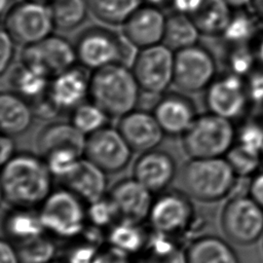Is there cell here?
I'll return each instance as SVG.
<instances>
[{"label": "cell", "mask_w": 263, "mask_h": 263, "mask_svg": "<svg viewBox=\"0 0 263 263\" xmlns=\"http://www.w3.org/2000/svg\"><path fill=\"white\" fill-rule=\"evenodd\" d=\"M52 174L44 159L31 152H16L1 171V193L13 208H36L51 193Z\"/></svg>", "instance_id": "cell-1"}, {"label": "cell", "mask_w": 263, "mask_h": 263, "mask_svg": "<svg viewBox=\"0 0 263 263\" xmlns=\"http://www.w3.org/2000/svg\"><path fill=\"white\" fill-rule=\"evenodd\" d=\"M141 88L130 69L120 63L92 71L89 77V98L110 117L120 118L136 109Z\"/></svg>", "instance_id": "cell-2"}, {"label": "cell", "mask_w": 263, "mask_h": 263, "mask_svg": "<svg viewBox=\"0 0 263 263\" xmlns=\"http://www.w3.org/2000/svg\"><path fill=\"white\" fill-rule=\"evenodd\" d=\"M77 62L90 71L120 63L132 67L139 48L123 35L104 27L92 26L77 36L75 43Z\"/></svg>", "instance_id": "cell-3"}, {"label": "cell", "mask_w": 263, "mask_h": 263, "mask_svg": "<svg viewBox=\"0 0 263 263\" xmlns=\"http://www.w3.org/2000/svg\"><path fill=\"white\" fill-rule=\"evenodd\" d=\"M237 178L224 157L190 158L182 171L186 193L202 202L218 201L230 194Z\"/></svg>", "instance_id": "cell-4"}, {"label": "cell", "mask_w": 263, "mask_h": 263, "mask_svg": "<svg viewBox=\"0 0 263 263\" xmlns=\"http://www.w3.org/2000/svg\"><path fill=\"white\" fill-rule=\"evenodd\" d=\"M182 138V147L190 158L223 157L235 144L232 120L208 112L197 115Z\"/></svg>", "instance_id": "cell-5"}, {"label": "cell", "mask_w": 263, "mask_h": 263, "mask_svg": "<svg viewBox=\"0 0 263 263\" xmlns=\"http://www.w3.org/2000/svg\"><path fill=\"white\" fill-rule=\"evenodd\" d=\"M84 201L68 188H60L47 196L39 214L46 232L62 239L80 236L87 221Z\"/></svg>", "instance_id": "cell-6"}, {"label": "cell", "mask_w": 263, "mask_h": 263, "mask_svg": "<svg viewBox=\"0 0 263 263\" xmlns=\"http://www.w3.org/2000/svg\"><path fill=\"white\" fill-rule=\"evenodd\" d=\"M4 29L16 44L31 45L45 39L54 28L49 6L31 0L14 3L3 15Z\"/></svg>", "instance_id": "cell-7"}, {"label": "cell", "mask_w": 263, "mask_h": 263, "mask_svg": "<svg viewBox=\"0 0 263 263\" xmlns=\"http://www.w3.org/2000/svg\"><path fill=\"white\" fill-rule=\"evenodd\" d=\"M175 51L164 43L139 49L130 67L141 90L161 96L174 83Z\"/></svg>", "instance_id": "cell-8"}, {"label": "cell", "mask_w": 263, "mask_h": 263, "mask_svg": "<svg viewBox=\"0 0 263 263\" xmlns=\"http://www.w3.org/2000/svg\"><path fill=\"white\" fill-rule=\"evenodd\" d=\"M221 226L232 242L252 245L263 235V209L249 195H236L225 204Z\"/></svg>", "instance_id": "cell-9"}, {"label": "cell", "mask_w": 263, "mask_h": 263, "mask_svg": "<svg viewBox=\"0 0 263 263\" xmlns=\"http://www.w3.org/2000/svg\"><path fill=\"white\" fill-rule=\"evenodd\" d=\"M217 66L212 52L194 44L175 51L174 85L183 92L205 90L216 78Z\"/></svg>", "instance_id": "cell-10"}, {"label": "cell", "mask_w": 263, "mask_h": 263, "mask_svg": "<svg viewBox=\"0 0 263 263\" xmlns=\"http://www.w3.org/2000/svg\"><path fill=\"white\" fill-rule=\"evenodd\" d=\"M74 44L62 36L49 35L40 42L24 46L21 64L52 79L75 66Z\"/></svg>", "instance_id": "cell-11"}, {"label": "cell", "mask_w": 263, "mask_h": 263, "mask_svg": "<svg viewBox=\"0 0 263 263\" xmlns=\"http://www.w3.org/2000/svg\"><path fill=\"white\" fill-rule=\"evenodd\" d=\"M195 212L189 197L180 191L159 193L153 200L148 221L160 233L176 236L189 230L194 222Z\"/></svg>", "instance_id": "cell-12"}, {"label": "cell", "mask_w": 263, "mask_h": 263, "mask_svg": "<svg viewBox=\"0 0 263 263\" xmlns=\"http://www.w3.org/2000/svg\"><path fill=\"white\" fill-rule=\"evenodd\" d=\"M133 152L117 127L105 126L86 137L84 157L107 174L124 170L132 160Z\"/></svg>", "instance_id": "cell-13"}, {"label": "cell", "mask_w": 263, "mask_h": 263, "mask_svg": "<svg viewBox=\"0 0 263 263\" xmlns=\"http://www.w3.org/2000/svg\"><path fill=\"white\" fill-rule=\"evenodd\" d=\"M204 102L211 113L230 120L238 118L250 102L246 82L230 72L215 78L205 89Z\"/></svg>", "instance_id": "cell-14"}, {"label": "cell", "mask_w": 263, "mask_h": 263, "mask_svg": "<svg viewBox=\"0 0 263 263\" xmlns=\"http://www.w3.org/2000/svg\"><path fill=\"white\" fill-rule=\"evenodd\" d=\"M108 196L114 204L118 220L136 224L148 220L154 200L152 192L134 177L116 182Z\"/></svg>", "instance_id": "cell-15"}, {"label": "cell", "mask_w": 263, "mask_h": 263, "mask_svg": "<svg viewBox=\"0 0 263 263\" xmlns=\"http://www.w3.org/2000/svg\"><path fill=\"white\" fill-rule=\"evenodd\" d=\"M176 174L174 157L156 148L142 152L133 165V177L152 193L163 192L174 181Z\"/></svg>", "instance_id": "cell-16"}, {"label": "cell", "mask_w": 263, "mask_h": 263, "mask_svg": "<svg viewBox=\"0 0 263 263\" xmlns=\"http://www.w3.org/2000/svg\"><path fill=\"white\" fill-rule=\"evenodd\" d=\"M166 16L159 7L142 4L122 25V35L139 49L163 42Z\"/></svg>", "instance_id": "cell-17"}, {"label": "cell", "mask_w": 263, "mask_h": 263, "mask_svg": "<svg viewBox=\"0 0 263 263\" xmlns=\"http://www.w3.org/2000/svg\"><path fill=\"white\" fill-rule=\"evenodd\" d=\"M117 128L134 152L155 149L165 136L153 113L133 110L118 118Z\"/></svg>", "instance_id": "cell-18"}, {"label": "cell", "mask_w": 263, "mask_h": 263, "mask_svg": "<svg viewBox=\"0 0 263 263\" xmlns=\"http://www.w3.org/2000/svg\"><path fill=\"white\" fill-rule=\"evenodd\" d=\"M152 113L164 135L171 137H182L197 116L194 103L181 92L161 95Z\"/></svg>", "instance_id": "cell-19"}, {"label": "cell", "mask_w": 263, "mask_h": 263, "mask_svg": "<svg viewBox=\"0 0 263 263\" xmlns=\"http://www.w3.org/2000/svg\"><path fill=\"white\" fill-rule=\"evenodd\" d=\"M89 77L83 69L74 66L50 80L47 95L61 111L73 110L88 96Z\"/></svg>", "instance_id": "cell-20"}, {"label": "cell", "mask_w": 263, "mask_h": 263, "mask_svg": "<svg viewBox=\"0 0 263 263\" xmlns=\"http://www.w3.org/2000/svg\"><path fill=\"white\" fill-rule=\"evenodd\" d=\"M106 172L86 158H81L73 171L62 181L84 202L91 203L106 196L108 180Z\"/></svg>", "instance_id": "cell-21"}, {"label": "cell", "mask_w": 263, "mask_h": 263, "mask_svg": "<svg viewBox=\"0 0 263 263\" xmlns=\"http://www.w3.org/2000/svg\"><path fill=\"white\" fill-rule=\"evenodd\" d=\"M85 142L86 136L71 122L53 121L39 132L36 147L43 156L61 149L73 150L82 156L84 155Z\"/></svg>", "instance_id": "cell-22"}, {"label": "cell", "mask_w": 263, "mask_h": 263, "mask_svg": "<svg viewBox=\"0 0 263 263\" xmlns=\"http://www.w3.org/2000/svg\"><path fill=\"white\" fill-rule=\"evenodd\" d=\"M5 238L15 246L45 234L39 212L33 208H13L8 210L2 220Z\"/></svg>", "instance_id": "cell-23"}, {"label": "cell", "mask_w": 263, "mask_h": 263, "mask_svg": "<svg viewBox=\"0 0 263 263\" xmlns=\"http://www.w3.org/2000/svg\"><path fill=\"white\" fill-rule=\"evenodd\" d=\"M33 108L26 100L12 91L0 96V126L3 134L14 137L26 133L34 118Z\"/></svg>", "instance_id": "cell-24"}, {"label": "cell", "mask_w": 263, "mask_h": 263, "mask_svg": "<svg viewBox=\"0 0 263 263\" xmlns=\"http://www.w3.org/2000/svg\"><path fill=\"white\" fill-rule=\"evenodd\" d=\"M185 253L187 263H239L233 248L216 235L195 238Z\"/></svg>", "instance_id": "cell-25"}, {"label": "cell", "mask_w": 263, "mask_h": 263, "mask_svg": "<svg viewBox=\"0 0 263 263\" xmlns=\"http://www.w3.org/2000/svg\"><path fill=\"white\" fill-rule=\"evenodd\" d=\"M231 8L225 0H201L190 17L200 34L219 36L224 33L233 15Z\"/></svg>", "instance_id": "cell-26"}, {"label": "cell", "mask_w": 263, "mask_h": 263, "mask_svg": "<svg viewBox=\"0 0 263 263\" xmlns=\"http://www.w3.org/2000/svg\"><path fill=\"white\" fill-rule=\"evenodd\" d=\"M200 32L190 15L175 11L166 16L163 42L174 51L197 44Z\"/></svg>", "instance_id": "cell-27"}, {"label": "cell", "mask_w": 263, "mask_h": 263, "mask_svg": "<svg viewBox=\"0 0 263 263\" xmlns=\"http://www.w3.org/2000/svg\"><path fill=\"white\" fill-rule=\"evenodd\" d=\"M48 6L54 28L66 32L80 27L89 12L87 0H52Z\"/></svg>", "instance_id": "cell-28"}, {"label": "cell", "mask_w": 263, "mask_h": 263, "mask_svg": "<svg viewBox=\"0 0 263 263\" xmlns=\"http://www.w3.org/2000/svg\"><path fill=\"white\" fill-rule=\"evenodd\" d=\"M144 0H87L89 11L110 26H122Z\"/></svg>", "instance_id": "cell-29"}, {"label": "cell", "mask_w": 263, "mask_h": 263, "mask_svg": "<svg viewBox=\"0 0 263 263\" xmlns=\"http://www.w3.org/2000/svg\"><path fill=\"white\" fill-rule=\"evenodd\" d=\"M50 78L21 64L10 74V84L14 92L24 99L38 100L43 97L49 87Z\"/></svg>", "instance_id": "cell-30"}, {"label": "cell", "mask_w": 263, "mask_h": 263, "mask_svg": "<svg viewBox=\"0 0 263 263\" xmlns=\"http://www.w3.org/2000/svg\"><path fill=\"white\" fill-rule=\"evenodd\" d=\"M107 241L108 245L130 255L145 249L147 236L139 224L120 221L108 230Z\"/></svg>", "instance_id": "cell-31"}, {"label": "cell", "mask_w": 263, "mask_h": 263, "mask_svg": "<svg viewBox=\"0 0 263 263\" xmlns=\"http://www.w3.org/2000/svg\"><path fill=\"white\" fill-rule=\"evenodd\" d=\"M109 115L93 102L82 103L72 110L70 122L86 137L107 126Z\"/></svg>", "instance_id": "cell-32"}, {"label": "cell", "mask_w": 263, "mask_h": 263, "mask_svg": "<svg viewBox=\"0 0 263 263\" xmlns=\"http://www.w3.org/2000/svg\"><path fill=\"white\" fill-rule=\"evenodd\" d=\"M21 263H47L54 259L55 243L45 234L16 246Z\"/></svg>", "instance_id": "cell-33"}, {"label": "cell", "mask_w": 263, "mask_h": 263, "mask_svg": "<svg viewBox=\"0 0 263 263\" xmlns=\"http://www.w3.org/2000/svg\"><path fill=\"white\" fill-rule=\"evenodd\" d=\"M225 158L230 163L234 173L238 178H248L254 176L260 164L261 155L259 153L252 152L242 146L235 143L232 148L225 155Z\"/></svg>", "instance_id": "cell-34"}, {"label": "cell", "mask_w": 263, "mask_h": 263, "mask_svg": "<svg viewBox=\"0 0 263 263\" xmlns=\"http://www.w3.org/2000/svg\"><path fill=\"white\" fill-rule=\"evenodd\" d=\"M43 157L52 176L61 180L69 175L82 158L80 154L69 149L54 150Z\"/></svg>", "instance_id": "cell-35"}, {"label": "cell", "mask_w": 263, "mask_h": 263, "mask_svg": "<svg viewBox=\"0 0 263 263\" xmlns=\"http://www.w3.org/2000/svg\"><path fill=\"white\" fill-rule=\"evenodd\" d=\"M255 32V21L245 12L233 14L227 28L222 34L223 38L231 43L240 45L250 38Z\"/></svg>", "instance_id": "cell-36"}, {"label": "cell", "mask_w": 263, "mask_h": 263, "mask_svg": "<svg viewBox=\"0 0 263 263\" xmlns=\"http://www.w3.org/2000/svg\"><path fill=\"white\" fill-rule=\"evenodd\" d=\"M88 204L87 220L96 227L106 228L118 219L114 204L107 195Z\"/></svg>", "instance_id": "cell-37"}, {"label": "cell", "mask_w": 263, "mask_h": 263, "mask_svg": "<svg viewBox=\"0 0 263 263\" xmlns=\"http://www.w3.org/2000/svg\"><path fill=\"white\" fill-rule=\"evenodd\" d=\"M236 143L243 148L261 153L263 148V125L256 121H248L236 130Z\"/></svg>", "instance_id": "cell-38"}, {"label": "cell", "mask_w": 263, "mask_h": 263, "mask_svg": "<svg viewBox=\"0 0 263 263\" xmlns=\"http://www.w3.org/2000/svg\"><path fill=\"white\" fill-rule=\"evenodd\" d=\"M256 54L252 52L249 48L242 45H236L234 49L228 55V67L229 72L237 76H243L253 72V67L255 64Z\"/></svg>", "instance_id": "cell-39"}, {"label": "cell", "mask_w": 263, "mask_h": 263, "mask_svg": "<svg viewBox=\"0 0 263 263\" xmlns=\"http://www.w3.org/2000/svg\"><path fill=\"white\" fill-rule=\"evenodd\" d=\"M99 252L98 246L85 241L73 247L65 261L67 263H97Z\"/></svg>", "instance_id": "cell-40"}, {"label": "cell", "mask_w": 263, "mask_h": 263, "mask_svg": "<svg viewBox=\"0 0 263 263\" xmlns=\"http://www.w3.org/2000/svg\"><path fill=\"white\" fill-rule=\"evenodd\" d=\"M15 42L4 28L1 30L0 36V72L6 73L13 62L15 55Z\"/></svg>", "instance_id": "cell-41"}, {"label": "cell", "mask_w": 263, "mask_h": 263, "mask_svg": "<svg viewBox=\"0 0 263 263\" xmlns=\"http://www.w3.org/2000/svg\"><path fill=\"white\" fill-rule=\"evenodd\" d=\"M248 96L251 102L263 103V71H253L246 82Z\"/></svg>", "instance_id": "cell-42"}, {"label": "cell", "mask_w": 263, "mask_h": 263, "mask_svg": "<svg viewBox=\"0 0 263 263\" xmlns=\"http://www.w3.org/2000/svg\"><path fill=\"white\" fill-rule=\"evenodd\" d=\"M34 115L42 119H53L59 115L61 110L55 106V104L48 97L47 92L40 99L35 101V106L33 108Z\"/></svg>", "instance_id": "cell-43"}, {"label": "cell", "mask_w": 263, "mask_h": 263, "mask_svg": "<svg viewBox=\"0 0 263 263\" xmlns=\"http://www.w3.org/2000/svg\"><path fill=\"white\" fill-rule=\"evenodd\" d=\"M97 263H132V262L128 259V254L108 245L107 248L100 250Z\"/></svg>", "instance_id": "cell-44"}, {"label": "cell", "mask_w": 263, "mask_h": 263, "mask_svg": "<svg viewBox=\"0 0 263 263\" xmlns=\"http://www.w3.org/2000/svg\"><path fill=\"white\" fill-rule=\"evenodd\" d=\"M0 263H21L16 246L5 237L0 241Z\"/></svg>", "instance_id": "cell-45"}, {"label": "cell", "mask_w": 263, "mask_h": 263, "mask_svg": "<svg viewBox=\"0 0 263 263\" xmlns=\"http://www.w3.org/2000/svg\"><path fill=\"white\" fill-rule=\"evenodd\" d=\"M249 196L263 209V171L257 172L249 184Z\"/></svg>", "instance_id": "cell-46"}, {"label": "cell", "mask_w": 263, "mask_h": 263, "mask_svg": "<svg viewBox=\"0 0 263 263\" xmlns=\"http://www.w3.org/2000/svg\"><path fill=\"white\" fill-rule=\"evenodd\" d=\"M0 162L3 165L15 155V143L11 136L3 134L0 138Z\"/></svg>", "instance_id": "cell-47"}, {"label": "cell", "mask_w": 263, "mask_h": 263, "mask_svg": "<svg viewBox=\"0 0 263 263\" xmlns=\"http://www.w3.org/2000/svg\"><path fill=\"white\" fill-rule=\"evenodd\" d=\"M200 2L201 0H173L172 6L175 11L190 15L194 12Z\"/></svg>", "instance_id": "cell-48"}, {"label": "cell", "mask_w": 263, "mask_h": 263, "mask_svg": "<svg viewBox=\"0 0 263 263\" xmlns=\"http://www.w3.org/2000/svg\"><path fill=\"white\" fill-rule=\"evenodd\" d=\"M151 257V256H150ZM154 258V257H152ZM158 263H187L186 253L183 251L176 249L171 254L162 257V258H154Z\"/></svg>", "instance_id": "cell-49"}, {"label": "cell", "mask_w": 263, "mask_h": 263, "mask_svg": "<svg viewBox=\"0 0 263 263\" xmlns=\"http://www.w3.org/2000/svg\"><path fill=\"white\" fill-rule=\"evenodd\" d=\"M251 5L253 6L254 11L257 14V16L261 21H263V0H253Z\"/></svg>", "instance_id": "cell-50"}, {"label": "cell", "mask_w": 263, "mask_h": 263, "mask_svg": "<svg viewBox=\"0 0 263 263\" xmlns=\"http://www.w3.org/2000/svg\"><path fill=\"white\" fill-rule=\"evenodd\" d=\"M231 7L242 8L252 4L253 0H225Z\"/></svg>", "instance_id": "cell-51"}, {"label": "cell", "mask_w": 263, "mask_h": 263, "mask_svg": "<svg viewBox=\"0 0 263 263\" xmlns=\"http://www.w3.org/2000/svg\"><path fill=\"white\" fill-rule=\"evenodd\" d=\"M144 1H146L147 4H149V5L161 8L166 5H172L173 0H144Z\"/></svg>", "instance_id": "cell-52"}, {"label": "cell", "mask_w": 263, "mask_h": 263, "mask_svg": "<svg viewBox=\"0 0 263 263\" xmlns=\"http://www.w3.org/2000/svg\"><path fill=\"white\" fill-rule=\"evenodd\" d=\"M14 4V0H0V11L2 16L8 11V9Z\"/></svg>", "instance_id": "cell-53"}, {"label": "cell", "mask_w": 263, "mask_h": 263, "mask_svg": "<svg viewBox=\"0 0 263 263\" xmlns=\"http://www.w3.org/2000/svg\"><path fill=\"white\" fill-rule=\"evenodd\" d=\"M31 1H35V2H39V3H44V4H49L52 0H31Z\"/></svg>", "instance_id": "cell-54"}, {"label": "cell", "mask_w": 263, "mask_h": 263, "mask_svg": "<svg viewBox=\"0 0 263 263\" xmlns=\"http://www.w3.org/2000/svg\"><path fill=\"white\" fill-rule=\"evenodd\" d=\"M47 263H67L66 261H63V260H57V259H53Z\"/></svg>", "instance_id": "cell-55"}, {"label": "cell", "mask_w": 263, "mask_h": 263, "mask_svg": "<svg viewBox=\"0 0 263 263\" xmlns=\"http://www.w3.org/2000/svg\"><path fill=\"white\" fill-rule=\"evenodd\" d=\"M260 155H261V161H262V164H263V148H262V150H261Z\"/></svg>", "instance_id": "cell-56"}]
</instances>
